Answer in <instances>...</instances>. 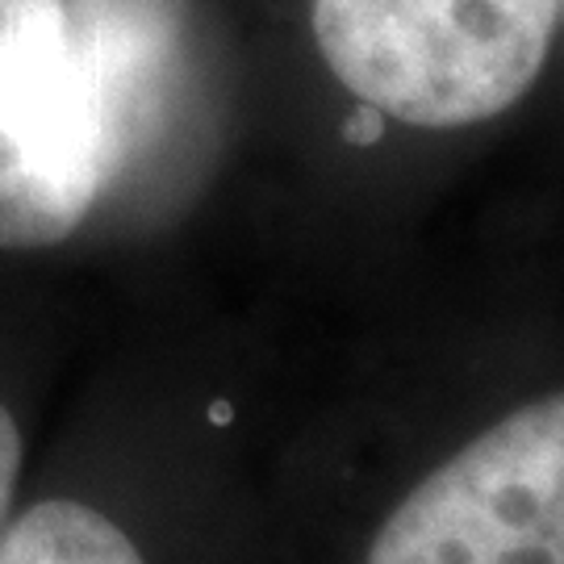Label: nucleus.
<instances>
[{"instance_id": "nucleus-3", "label": "nucleus", "mask_w": 564, "mask_h": 564, "mask_svg": "<svg viewBox=\"0 0 564 564\" xmlns=\"http://www.w3.org/2000/svg\"><path fill=\"white\" fill-rule=\"evenodd\" d=\"M364 564H564V389L414 485Z\"/></svg>"}, {"instance_id": "nucleus-7", "label": "nucleus", "mask_w": 564, "mask_h": 564, "mask_svg": "<svg viewBox=\"0 0 564 564\" xmlns=\"http://www.w3.org/2000/svg\"><path fill=\"white\" fill-rule=\"evenodd\" d=\"M381 130H384V113L368 101L356 105V113L343 121V139L351 142V147H372V142H381Z\"/></svg>"}, {"instance_id": "nucleus-2", "label": "nucleus", "mask_w": 564, "mask_h": 564, "mask_svg": "<svg viewBox=\"0 0 564 564\" xmlns=\"http://www.w3.org/2000/svg\"><path fill=\"white\" fill-rule=\"evenodd\" d=\"M113 181L63 0H0V247L67 242Z\"/></svg>"}, {"instance_id": "nucleus-8", "label": "nucleus", "mask_w": 564, "mask_h": 564, "mask_svg": "<svg viewBox=\"0 0 564 564\" xmlns=\"http://www.w3.org/2000/svg\"><path fill=\"white\" fill-rule=\"evenodd\" d=\"M561 21H564V0H561Z\"/></svg>"}, {"instance_id": "nucleus-5", "label": "nucleus", "mask_w": 564, "mask_h": 564, "mask_svg": "<svg viewBox=\"0 0 564 564\" xmlns=\"http://www.w3.org/2000/svg\"><path fill=\"white\" fill-rule=\"evenodd\" d=\"M0 564H147V556L105 510L46 498L4 523Z\"/></svg>"}, {"instance_id": "nucleus-1", "label": "nucleus", "mask_w": 564, "mask_h": 564, "mask_svg": "<svg viewBox=\"0 0 564 564\" xmlns=\"http://www.w3.org/2000/svg\"><path fill=\"white\" fill-rule=\"evenodd\" d=\"M556 25L561 0H314V42L335 80L426 130L510 109Z\"/></svg>"}, {"instance_id": "nucleus-6", "label": "nucleus", "mask_w": 564, "mask_h": 564, "mask_svg": "<svg viewBox=\"0 0 564 564\" xmlns=\"http://www.w3.org/2000/svg\"><path fill=\"white\" fill-rule=\"evenodd\" d=\"M21 460H25L21 426L13 419V410L0 402V531L9 523V510H13V498H18Z\"/></svg>"}, {"instance_id": "nucleus-4", "label": "nucleus", "mask_w": 564, "mask_h": 564, "mask_svg": "<svg viewBox=\"0 0 564 564\" xmlns=\"http://www.w3.org/2000/svg\"><path fill=\"white\" fill-rule=\"evenodd\" d=\"M118 176L155 134L181 67L176 0H63Z\"/></svg>"}]
</instances>
